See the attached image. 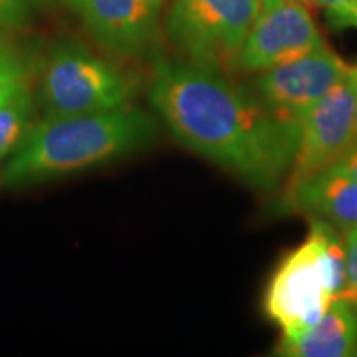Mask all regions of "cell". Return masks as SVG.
Here are the masks:
<instances>
[{"label":"cell","mask_w":357,"mask_h":357,"mask_svg":"<svg viewBox=\"0 0 357 357\" xmlns=\"http://www.w3.org/2000/svg\"><path fill=\"white\" fill-rule=\"evenodd\" d=\"M149 101L182 146L250 189L273 190L288 177L301 131L278 121L220 71L160 61Z\"/></svg>","instance_id":"cell-1"},{"label":"cell","mask_w":357,"mask_h":357,"mask_svg":"<svg viewBox=\"0 0 357 357\" xmlns=\"http://www.w3.org/2000/svg\"><path fill=\"white\" fill-rule=\"evenodd\" d=\"M155 121L137 106L86 114H45L3 167L10 189L42 184L121 159L153 142Z\"/></svg>","instance_id":"cell-2"},{"label":"cell","mask_w":357,"mask_h":357,"mask_svg":"<svg viewBox=\"0 0 357 357\" xmlns=\"http://www.w3.org/2000/svg\"><path fill=\"white\" fill-rule=\"evenodd\" d=\"M310 234L276 268L265 293V312L280 324L281 341H294L323 318L347 284L344 234L310 220Z\"/></svg>","instance_id":"cell-3"},{"label":"cell","mask_w":357,"mask_h":357,"mask_svg":"<svg viewBox=\"0 0 357 357\" xmlns=\"http://www.w3.org/2000/svg\"><path fill=\"white\" fill-rule=\"evenodd\" d=\"M139 83L77 43H61L45 60L38 100L45 114H86L131 105Z\"/></svg>","instance_id":"cell-4"},{"label":"cell","mask_w":357,"mask_h":357,"mask_svg":"<svg viewBox=\"0 0 357 357\" xmlns=\"http://www.w3.org/2000/svg\"><path fill=\"white\" fill-rule=\"evenodd\" d=\"M260 6L261 0H174L167 37L190 63L234 71Z\"/></svg>","instance_id":"cell-5"},{"label":"cell","mask_w":357,"mask_h":357,"mask_svg":"<svg viewBox=\"0 0 357 357\" xmlns=\"http://www.w3.org/2000/svg\"><path fill=\"white\" fill-rule=\"evenodd\" d=\"M356 141L357 66H351L306 114L287 187L331 169Z\"/></svg>","instance_id":"cell-6"},{"label":"cell","mask_w":357,"mask_h":357,"mask_svg":"<svg viewBox=\"0 0 357 357\" xmlns=\"http://www.w3.org/2000/svg\"><path fill=\"white\" fill-rule=\"evenodd\" d=\"M349 68L324 43L298 60L261 71L247 88L278 121L301 131L312 106Z\"/></svg>","instance_id":"cell-7"},{"label":"cell","mask_w":357,"mask_h":357,"mask_svg":"<svg viewBox=\"0 0 357 357\" xmlns=\"http://www.w3.org/2000/svg\"><path fill=\"white\" fill-rule=\"evenodd\" d=\"M324 45L318 25L301 0H261L240 48L236 70L261 73L289 63Z\"/></svg>","instance_id":"cell-8"},{"label":"cell","mask_w":357,"mask_h":357,"mask_svg":"<svg viewBox=\"0 0 357 357\" xmlns=\"http://www.w3.org/2000/svg\"><path fill=\"white\" fill-rule=\"evenodd\" d=\"M79 12L93 37L114 52L139 55L158 35L153 0H83Z\"/></svg>","instance_id":"cell-9"},{"label":"cell","mask_w":357,"mask_h":357,"mask_svg":"<svg viewBox=\"0 0 357 357\" xmlns=\"http://www.w3.org/2000/svg\"><path fill=\"white\" fill-rule=\"evenodd\" d=\"M284 205L288 211L310 220H323L346 234L357 225V182L328 169L287 187Z\"/></svg>","instance_id":"cell-10"},{"label":"cell","mask_w":357,"mask_h":357,"mask_svg":"<svg viewBox=\"0 0 357 357\" xmlns=\"http://www.w3.org/2000/svg\"><path fill=\"white\" fill-rule=\"evenodd\" d=\"M280 356L351 357L357 356V312L346 301H333L311 329L294 341H280Z\"/></svg>","instance_id":"cell-11"},{"label":"cell","mask_w":357,"mask_h":357,"mask_svg":"<svg viewBox=\"0 0 357 357\" xmlns=\"http://www.w3.org/2000/svg\"><path fill=\"white\" fill-rule=\"evenodd\" d=\"M35 101L30 86L0 106V162L17 151L33 126Z\"/></svg>","instance_id":"cell-12"},{"label":"cell","mask_w":357,"mask_h":357,"mask_svg":"<svg viewBox=\"0 0 357 357\" xmlns=\"http://www.w3.org/2000/svg\"><path fill=\"white\" fill-rule=\"evenodd\" d=\"M37 0H0V26H24L33 15Z\"/></svg>","instance_id":"cell-13"},{"label":"cell","mask_w":357,"mask_h":357,"mask_svg":"<svg viewBox=\"0 0 357 357\" xmlns=\"http://www.w3.org/2000/svg\"><path fill=\"white\" fill-rule=\"evenodd\" d=\"M346 255H347V284L341 300L349 305H357V225L352 227L344 234Z\"/></svg>","instance_id":"cell-14"},{"label":"cell","mask_w":357,"mask_h":357,"mask_svg":"<svg viewBox=\"0 0 357 357\" xmlns=\"http://www.w3.org/2000/svg\"><path fill=\"white\" fill-rule=\"evenodd\" d=\"M12 77H29V68L17 48L0 37V79Z\"/></svg>","instance_id":"cell-15"},{"label":"cell","mask_w":357,"mask_h":357,"mask_svg":"<svg viewBox=\"0 0 357 357\" xmlns=\"http://www.w3.org/2000/svg\"><path fill=\"white\" fill-rule=\"evenodd\" d=\"M328 20L334 29H349V26L357 29V0H352L349 6L342 10L329 13Z\"/></svg>","instance_id":"cell-16"},{"label":"cell","mask_w":357,"mask_h":357,"mask_svg":"<svg viewBox=\"0 0 357 357\" xmlns=\"http://www.w3.org/2000/svg\"><path fill=\"white\" fill-rule=\"evenodd\" d=\"M25 86H29V78L26 77H12L0 79V106L20 93Z\"/></svg>","instance_id":"cell-17"},{"label":"cell","mask_w":357,"mask_h":357,"mask_svg":"<svg viewBox=\"0 0 357 357\" xmlns=\"http://www.w3.org/2000/svg\"><path fill=\"white\" fill-rule=\"evenodd\" d=\"M331 169L344 174V176L351 177L352 181L357 182V141L356 144L352 146L351 149L347 151V153L342 155V158L339 159Z\"/></svg>","instance_id":"cell-18"},{"label":"cell","mask_w":357,"mask_h":357,"mask_svg":"<svg viewBox=\"0 0 357 357\" xmlns=\"http://www.w3.org/2000/svg\"><path fill=\"white\" fill-rule=\"evenodd\" d=\"M301 2L307 3V6L324 8L329 15V13H336L339 10H342V8H346L352 0H301Z\"/></svg>","instance_id":"cell-19"},{"label":"cell","mask_w":357,"mask_h":357,"mask_svg":"<svg viewBox=\"0 0 357 357\" xmlns=\"http://www.w3.org/2000/svg\"><path fill=\"white\" fill-rule=\"evenodd\" d=\"M61 2L66 3V6L77 8V10H79V7H82V2L83 0H61Z\"/></svg>","instance_id":"cell-20"},{"label":"cell","mask_w":357,"mask_h":357,"mask_svg":"<svg viewBox=\"0 0 357 357\" xmlns=\"http://www.w3.org/2000/svg\"><path fill=\"white\" fill-rule=\"evenodd\" d=\"M164 0H153V3L155 6V8H160V6H162Z\"/></svg>","instance_id":"cell-21"},{"label":"cell","mask_w":357,"mask_h":357,"mask_svg":"<svg viewBox=\"0 0 357 357\" xmlns=\"http://www.w3.org/2000/svg\"><path fill=\"white\" fill-rule=\"evenodd\" d=\"M354 307H356V312H357V305H356V306H354Z\"/></svg>","instance_id":"cell-22"}]
</instances>
